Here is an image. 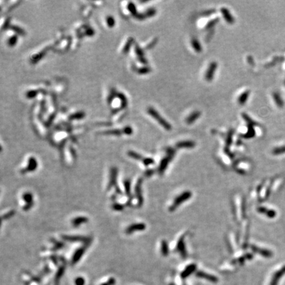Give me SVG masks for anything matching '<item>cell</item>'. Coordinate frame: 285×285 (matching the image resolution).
Instances as JSON below:
<instances>
[{"label": "cell", "instance_id": "6da1fadb", "mask_svg": "<svg viewBox=\"0 0 285 285\" xmlns=\"http://www.w3.org/2000/svg\"><path fill=\"white\" fill-rule=\"evenodd\" d=\"M149 114L153 118H154L157 122H158L166 130H171L172 129V125L168 123L167 121L165 119L162 118L160 115L156 112V110H155L153 108H149V110H148Z\"/></svg>", "mask_w": 285, "mask_h": 285}, {"label": "cell", "instance_id": "7a4b0ae2", "mask_svg": "<svg viewBox=\"0 0 285 285\" xmlns=\"http://www.w3.org/2000/svg\"><path fill=\"white\" fill-rule=\"evenodd\" d=\"M191 197V193L190 191L184 192L182 194H181L180 196H179L178 197L176 198L173 204L171 205V207L169 209L170 211H172L175 210L180 204L186 201V200L190 199Z\"/></svg>", "mask_w": 285, "mask_h": 285}, {"label": "cell", "instance_id": "3957f363", "mask_svg": "<svg viewBox=\"0 0 285 285\" xmlns=\"http://www.w3.org/2000/svg\"><path fill=\"white\" fill-rule=\"evenodd\" d=\"M217 63L213 62H211L209 66V68L207 69V72H206L205 74V79L207 81H211L213 80V79L215 75V73L217 69Z\"/></svg>", "mask_w": 285, "mask_h": 285}, {"label": "cell", "instance_id": "277c9868", "mask_svg": "<svg viewBox=\"0 0 285 285\" xmlns=\"http://www.w3.org/2000/svg\"><path fill=\"white\" fill-rule=\"evenodd\" d=\"M168 155L166 157V158L162 160V161L161 162V164H160V172H162L165 170V168H166L167 165H168V162L170 161V160L172 159V156L174 155V151L173 149H168Z\"/></svg>", "mask_w": 285, "mask_h": 285}, {"label": "cell", "instance_id": "5b68a950", "mask_svg": "<svg viewBox=\"0 0 285 285\" xmlns=\"http://www.w3.org/2000/svg\"><path fill=\"white\" fill-rule=\"evenodd\" d=\"M221 13L224 17V19H225V21L229 23V24H233L235 21L234 20V18L232 17V15L230 14V11L228 9L226 8H222L221 9Z\"/></svg>", "mask_w": 285, "mask_h": 285}, {"label": "cell", "instance_id": "8992f818", "mask_svg": "<svg viewBox=\"0 0 285 285\" xmlns=\"http://www.w3.org/2000/svg\"><path fill=\"white\" fill-rule=\"evenodd\" d=\"M196 275L197 277H198L199 278H205L206 280L209 281L211 282H217V278L216 277H215V276H213V275H211L209 274L205 273V272H204L199 271V272H197Z\"/></svg>", "mask_w": 285, "mask_h": 285}, {"label": "cell", "instance_id": "52a82bcc", "mask_svg": "<svg viewBox=\"0 0 285 285\" xmlns=\"http://www.w3.org/2000/svg\"><path fill=\"white\" fill-rule=\"evenodd\" d=\"M201 114V113L199 111H195V112H192L186 119L187 124H191L194 123L200 117Z\"/></svg>", "mask_w": 285, "mask_h": 285}, {"label": "cell", "instance_id": "ba28073f", "mask_svg": "<svg viewBox=\"0 0 285 285\" xmlns=\"http://www.w3.org/2000/svg\"><path fill=\"white\" fill-rule=\"evenodd\" d=\"M196 265H194V264H192V265H190L189 266H187V268L181 272V277L185 278H187L188 276H190L191 273H193V272H194V271L196 270Z\"/></svg>", "mask_w": 285, "mask_h": 285}, {"label": "cell", "instance_id": "9c48e42d", "mask_svg": "<svg viewBox=\"0 0 285 285\" xmlns=\"http://www.w3.org/2000/svg\"><path fill=\"white\" fill-rule=\"evenodd\" d=\"M196 143L191 141H181L176 144V147L178 148H193L195 147Z\"/></svg>", "mask_w": 285, "mask_h": 285}, {"label": "cell", "instance_id": "30bf717a", "mask_svg": "<svg viewBox=\"0 0 285 285\" xmlns=\"http://www.w3.org/2000/svg\"><path fill=\"white\" fill-rule=\"evenodd\" d=\"M252 249H253V250H254V252L259 253V254L262 255L263 256L269 257H271V256H272V252H271L269 251V250H262V249H259L258 247H255V246H252Z\"/></svg>", "mask_w": 285, "mask_h": 285}, {"label": "cell", "instance_id": "8fae6325", "mask_svg": "<svg viewBox=\"0 0 285 285\" xmlns=\"http://www.w3.org/2000/svg\"><path fill=\"white\" fill-rule=\"evenodd\" d=\"M191 46L197 52H200L202 51V46L201 44H200V42L197 38H192L191 40Z\"/></svg>", "mask_w": 285, "mask_h": 285}, {"label": "cell", "instance_id": "7c38bea8", "mask_svg": "<svg viewBox=\"0 0 285 285\" xmlns=\"http://www.w3.org/2000/svg\"><path fill=\"white\" fill-rule=\"evenodd\" d=\"M249 95H250V91L249 90H246V91H245L244 93H242L240 96H239V98H238V102H239V104L242 105V104H244L246 102L247 99H248V97H249Z\"/></svg>", "mask_w": 285, "mask_h": 285}, {"label": "cell", "instance_id": "4fadbf2b", "mask_svg": "<svg viewBox=\"0 0 285 285\" xmlns=\"http://www.w3.org/2000/svg\"><path fill=\"white\" fill-rule=\"evenodd\" d=\"M183 238L184 237H182V238H181L180 240L178 247L179 251L180 252V253L181 254V256H186V249H185V246H184V238Z\"/></svg>", "mask_w": 285, "mask_h": 285}, {"label": "cell", "instance_id": "5bb4252c", "mask_svg": "<svg viewBox=\"0 0 285 285\" xmlns=\"http://www.w3.org/2000/svg\"><path fill=\"white\" fill-rule=\"evenodd\" d=\"M284 272H285V267L282 268L281 271L277 272V273L275 275L273 278H272V281L271 282V285H276L277 280L278 279V278H279V277H281L282 276V275L284 273Z\"/></svg>", "mask_w": 285, "mask_h": 285}, {"label": "cell", "instance_id": "9a60e30c", "mask_svg": "<svg viewBox=\"0 0 285 285\" xmlns=\"http://www.w3.org/2000/svg\"><path fill=\"white\" fill-rule=\"evenodd\" d=\"M161 251L162 253L163 256H166L168 254V245L166 241H162V246H161Z\"/></svg>", "mask_w": 285, "mask_h": 285}, {"label": "cell", "instance_id": "2e32d148", "mask_svg": "<svg viewBox=\"0 0 285 285\" xmlns=\"http://www.w3.org/2000/svg\"><path fill=\"white\" fill-rule=\"evenodd\" d=\"M219 19H215L213 20H212L211 21H210L208 24H207V27H206V28L207 29H210L211 28H213L216 24L219 22Z\"/></svg>", "mask_w": 285, "mask_h": 285}, {"label": "cell", "instance_id": "e0dca14e", "mask_svg": "<svg viewBox=\"0 0 285 285\" xmlns=\"http://www.w3.org/2000/svg\"><path fill=\"white\" fill-rule=\"evenodd\" d=\"M265 215L269 218H274L276 216V212H275V211H273V210L267 209Z\"/></svg>", "mask_w": 285, "mask_h": 285}, {"label": "cell", "instance_id": "ac0fdd59", "mask_svg": "<svg viewBox=\"0 0 285 285\" xmlns=\"http://www.w3.org/2000/svg\"><path fill=\"white\" fill-rule=\"evenodd\" d=\"M75 283L76 285H84L85 283V281L82 277H78L76 278Z\"/></svg>", "mask_w": 285, "mask_h": 285}, {"label": "cell", "instance_id": "d6986e66", "mask_svg": "<svg viewBox=\"0 0 285 285\" xmlns=\"http://www.w3.org/2000/svg\"><path fill=\"white\" fill-rule=\"evenodd\" d=\"M63 271H64L63 269H61L59 270V272H58V274H57L56 277V285H58V281H59V278H60V277H62V274H63Z\"/></svg>", "mask_w": 285, "mask_h": 285}, {"label": "cell", "instance_id": "ffe728a7", "mask_svg": "<svg viewBox=\"0 0 285 285\" xmlns=\"http://www.w3.org/2000/svg\"><path fill=\"white\" fill-rule=\"evenodd\" d=\"M156 13V10L155 9H150L146 14V17H152Z\"/></svg>", "mask_w": 285, "mask_h": 285}, {"label": "cell", "instance_id": "44dd1931", "mask_svg": "<svg viewBox=\"0 0 285 285\" xmlns=\"http://www.w3.org/2000/svg\"><path fill=\"white\" fill-rule=\"evenodd\" d=\"M284 151H285V149H277L274 150L273 153L275 155H278V154H281L282 153L284 152Z\"/></svg>", "mask_w": 285, "mask_h": 285}, {"label": "cell", "instance_id": "7402d4cb", "mask_svg": "<svg viewBox=\"0 0 285 285\" xmlns=\"http://www.w3.org/2000/svg\"><path fill=\"white\" fill-rule=\"evenodd\" d=\"M144 162H145V165H150V164H152L153 162V160L151 159H147L146 160H144Z\"/></svg>", "mask_w": 285, "mask_h": 285}, {"label": "cell", "instance_id": "603a6c76", "mask_svg": "<svg viewBox=\"0 0 285 285\" xmlns=\"http://www.w3.org/2000/svg\"><path fill=\"white\" fill-rule=\"evenodd\" d=\"M115 282H116V281H115L114 278H110V279H109V281H108V282L107 283L109 285H114L115 284Z\"/></svg>", "mask_w": 285, "mask_h": 285}, {"label": "cell", "instance_id": "cb8c5ba5", "mask_svg": "<svg viewBox=\"0 0 285 285\" xmlns=\"http://www.w3.org/2000/svg\"><path fill=\"white\" fill-rule=\"evenodd\" d=\"M213 12H214L213 11H211V10H210V11H206V12H205V13H204V15H210V14H212V13H213Z\"/></svg>", "mask_w": 285, "mask_h": 285}, {"label": "cell", "instance_id": "d4e9b609", "mask_svg": "<svg viewBox=\"0 0 285 285\" xmlns=\"http://www.w3.org/2000/svg\"><path fill=\"white\" fill-rule=\"evenodd\" d=\"M101 285H109V284H108V283H103V284H102Z\"/></svg>", "mask_w": 285, "mask_h": 285}]
</instances>
